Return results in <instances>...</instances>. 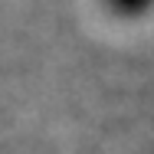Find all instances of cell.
<instances>
[{
	"label": "cell",
	"mask_w": 154,
	"mask_h": 154,
	"mask_svg": "<svg viewBox=\"0 0 154 154\" xmlns=\"http://www.w3.org/2000/svg\"><path fill=\"white\" fill-rule=\"evenodd\" d=\"M151 3L154 0H108V7H112L115 13H122V17H138V13H144Z\"/></svg>",
	"instance_id": "obj_1"
}]
</instances>
